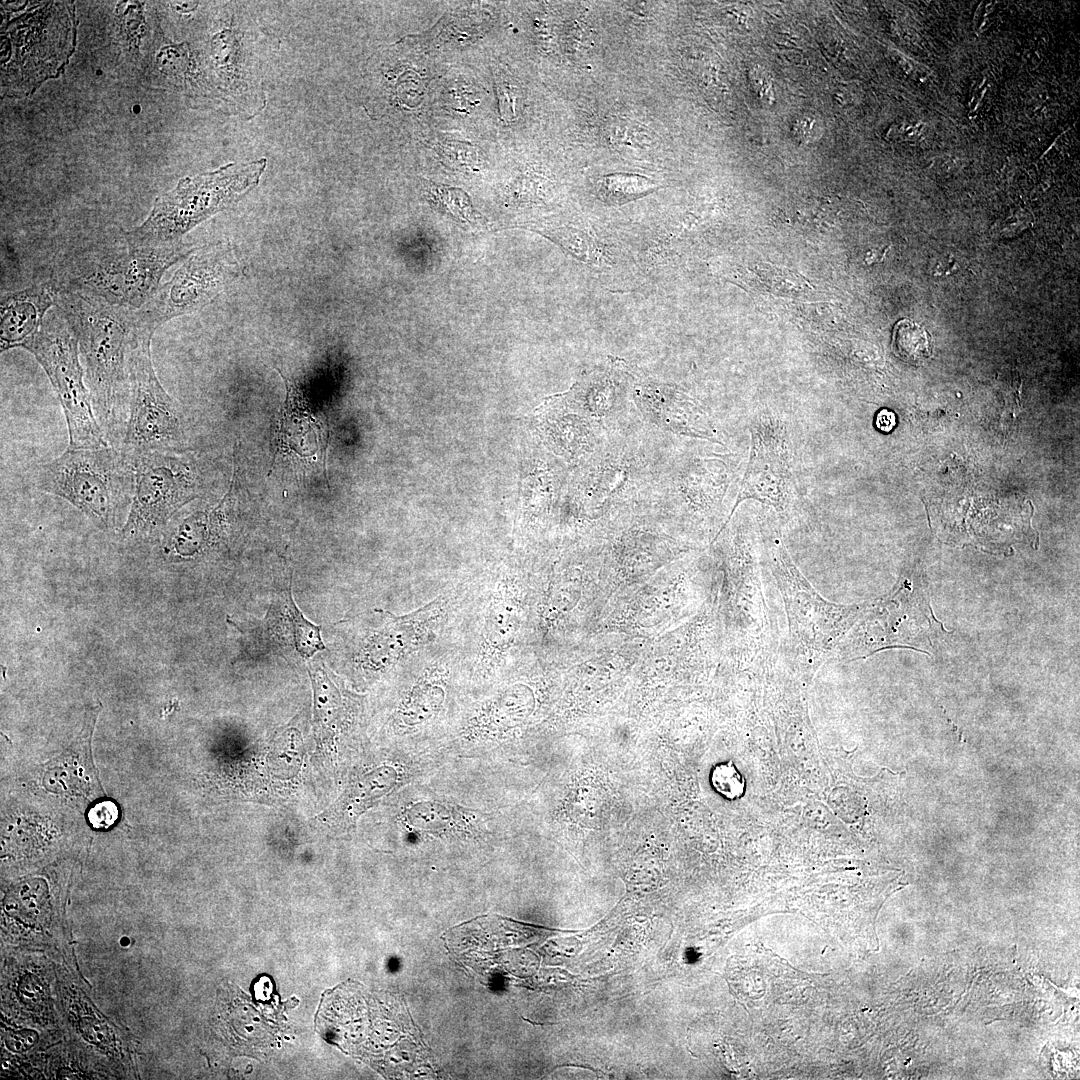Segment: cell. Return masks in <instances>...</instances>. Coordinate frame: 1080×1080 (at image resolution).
Returning a JSON list of instances; mask_svg holds the SVG:
<instances>
[{
    "label": "cell",
    "instance_id": "cell-16",
    "mask_svg": "<svg viewBox=\"0 0 1080 1080\" xmlns=\"http://www.w3.org/2000/svg\"><path fill=\"white\" fill-rule=\"evenodd\" d=\"M633 401L645 423L677 438L724 445L711 416L682 390L643 374L637 367Z\"/></svg>",
    "mask_w": 1080,
    "mask_h": 1080
},
{
    "label": "cell",
    "instance_id": "cell-17",
    "mask_svg": "<svg viewBox=\"0 0 1080 1080\" xmlns=\"http://www.w3.org/2000/svg\"><path fill=\"white\" fill-rule=\"evenodd\" d=\"M531 424L543 445L570 470L589 459L606 436L572 408L562 393L550 396L536 408Z\"/></svg>",
    "mask_w": 1080,
    "mask_h": 1080
},
{
    "label": "cell",
    "instance_id": "cell-24",
    "mask_svg": "<svg viewBox=\"0 0 1080 1080\" xmlns=\"http://www.w3.org/2000/svg\"><path fill=\"white\" fill-rule=\"evenodd\" d=\"M426 198L441 211L446 212L461 224L475 225L478 216L472 207L468 195L458 188L424 182Z\"/></svg>",
    "mask_w": 1080,
    "mask_h": 1080
},
{
    "label": "cell",
    "instance_id": "cell-6",
    "mask_svg": "<svg viewBox=\"0 0 1080 1080\" xmlns=\"http://www.w3.org/2000/svg\"><path fill=\"white\" fill-rule=\"evenodd\" d=\"M728 577L735 666L763 672L781 646L778 618L766 598L761 573L757 520L736 521L728 531Z\"/></svg>",
    "mask_w": 1080,
    "mask_h": 1080
},
{
    "label": "cell",
    "instance_id": "cell-20",
    "mask_svg": "<svg viewBox=\"0 0 1080 1080\" xmlns=\"http://www.w3.org/2000/svg\"><path fill=\"white\" fill-rule=\"evenodd\" d=\"M58 288L51 283L2 294L0 302V351L21 347L34 337L52 306Z\"/></svg>",
    "mask_w": 1080,
    "mask_h": 1080
},
{
    "label": "cell",
    "instance_id": "cell-29",
    "mask_svg": "<svg viewBox=\"0 0 1080 1080\" xmlns=\"http://www.w3.org/2000/svg\"><path fill=\"white\" fill-rule=\"evenodd\" d=\"M807 811L809 813L810 821L818 827H825L830 824V813L823 805L818 804L810 806Z\"/></svg>",
    "mask_w": 1080,
    "mask_h": 1080
},
{
    "label": "cell",
    "instance_id": "cell-21",
    "mask_svg": "<svg viewBox=\"0 0 1080 1080\" xmlns=\"http://www.w3.org/2000/svg\"><path fill=\"white\" fill-rule=\"evenodd\" d=\"M261 624V623H260ZM256 638L265 637L269 650H295L301 657L309 658L325 648L320 627L309 622L295 605L291 593L272 607L262 624L250 630ZM253 638V639H256Z\"/></svg>",
    "mask_w": 1080,
    "mask_h": 1080
},
{
    "label": "cell",
    "instance_id": "cell-19",
    "mask_svg": "<svg viewBox=\"0 0 1080 1080\" xmlns=\"http://www.w3.org/2000/svg\"><path fill=\"white\" fill-rule=\"evenodd\" d=\"M143 68L148 84L155 88L224 100L210 77L205 58L201 59L186 42L174 43L156 33Z\"/></svg>",
    "mask_w": 1080,
    "mask_h": 1080
},
{
    "label": "cell",
    "instance_id": "cell-13",
    "mask_svg": "<svg viewBox=\"0 0 1080 1080\" xmlns=\"http://www.w3.org/2000/svg\"><path fill=\"white\" fill-rule=\"evenodd\" d=\"M195 250L183 241L156 247L127 245L125 251L95 263L71 288L92 293L112 305L139 310L155 294L165 271Z\"/></svg>",
    "mask_w": 1080,
    "mask_h": 1080
},
{
    "label": "cell",
    "instance_id": "cell-1",
    "mask_svg": "<svg viewBox=\"0 0 1080 1080\" xmlns=\"http://www.w3.org/2000/svg\"><path fill=\"white\" fill-rule=\"evenodd\" d=\"M56 307L78 341L95 417L109 445L120 448L129 417L128 358L141 329L137 310L76 288L59 289Z\"/></svg>",
    "mask_w": 1080,
    "mask_h": 1080
},
{
    "label": "cell",
    "instance_id": "cell-11",
    "mask_svg": "<svg viewBox=\"0 0 1080 1080\" xmlns=\"http://www.w3.org/2000/svg\"><path fill=\"white\" fill-rule=\"evenodd\" d=\"M732 481L728 454L674 443L660 474L651 506L694 519L714 518Z\"/></svg>",
    "mask_w": 1080,
    "mask_h": 1080
},
{
    "label": "cell",
    "instance_id": "cell-25",
    "mask_svg": "<svg viewBox=\"0 0 1080 1080\" xmlns=\"http://www.w3.org/2000/svg\"><path fill=\"white\" fill-rule=\"evenodd\" d=\"M712 788L728 800L741 798L745 793L746 782L733 761L716 764L710 772Z\"/></svg>",
    "mask_w": 1080,
    "mask_h": 1080
},
{
    "label": "cell",
    "instance_id": "cell-32",
    "mask_svg": "<svg viewBox=\"0 0 1080 1080\" xmlns=\"http://www.w3.org/2000/svg\"><path fill=\"white\" fill-rule=\"evenodd\" d=\"M986 89V82L985 80H983L982 83L979 84L973 92L970 104L971 111H975L979 107L985 95Z\"/></svg>",
    "mask_w": 1080,
    "mask_h": 1080
},
{
    "label": "cell",
    "instance_id": "cell-8",
    "mask_svg": "<svg viewBox=\"0 0 1080 1080\" xmlns=\"http://www.w3.org/2000/svg\"><path fill=\"white\" fill-rule=\"evenodd\" d=\"M22 348L35 357L58 396L67 423V449L110 446L94 414L78 341L57 307Z\"/></svg>",
    "mask_w": 1080,
    "mask_h": 1080
},
{
    "label": "cell",
    "instance_id": "cell-22",
    "mask_svg": "<svg viewBox=\"0 0 1080 1080\" xmlns=\"http://www.w3.org/2000/svg\"><path fill=\"white\" fill-rule=\"evenodd\" d=\"M550 237L577 260L591 266H605L612 261L607 248L584 230L573 227H557L538 230Z\"/></svg>",
    "mask_w": 1080,
    "mask_h": 1080
},
{
    "label": "cell",
    "instance_id": "cell-23",
    "mask_svg": "<svg viewBox=\"0 0 1080 1080\" xmlns=\"http://www.w3.org/2000/svg\"><path fill=\"white\" fill-rule=\"evenodd\" d=\"M892 345L896 353L910 363H920L929 358L932 352L931 336L919 323L909 319L899 320L892 334Z\"/></svg>",
    "mask_w": 1080,
    "mask_h": 1080
},
{
    "label": "cell",
    "instance_id": "cell-9",
    "mask_svg": "<svg viewBox=\"0 0 1080 1080\" xmlns=\"http://www.w3.org/2000/svg\"><path fill=\"white\" fill-rule=\"evenodd\" d=\"M153 334L141 327L128 358L129 417L120 449L133 459L152 452L175 451L183 435L177 406L153 366Z\"/></svg>",
    "mask_w": 1080,
    "mask_h": 1080
},
{
    "label": "cell",
    "instance_id": "cell-28",
    "mask_svg": "<svg viewBox=\"0 0 1080 1080\" xmlns=\"http://www.w3.org/2000/svg\"><path fill=\"white\" fill-rule=\"evenodd\" d=\"M752 85L756 93L763 101L770 103L773 100L771 81L761 69H754L752 73Z\"/></svg>",
    "mask_w": 1080,
    "mask_h": 1080
},
{
    "label": "cell",
    "instance_id": "cell-30",
    "mask_svg": "<svg viewBox=\"0 0 1080 1080\" xmlns=\"http://www.w3.org/2000/svg\"><path fill=\"white\" fill-rule=\"evenodd\" d=\"M993 4L994 3H986L985 4L984 2H982L978 6V9H977L975 17H974V25H975V28L978 29L979 32H983L985 29L988 28L989 14L991 13V11L993 9V6H994Z\"/></svg>",
    "mask_w": 1080,
    "mask_h": 1080
},
{
    "label": "cell",
    "instance_id": "cell-5",
    "mask_svg": "<svg viewBox=\"0 0 1080 1080\" xmlns=\"http://www.w3.org/2000/svg\"><path fill=\"white\" fill-rule=\"evenodd\" d=\"M266 159L226 164L214 171L180 179L159 195L145 220L124 231L128 246H162L182 241L200 223L239 202L254 189L266 168Z\"/></svg>",
    "mask_w": 1080,
    "mask_h": 1080
},
{
    "label": "cell",
    "instance_id": "cell-10",
    "mask_svg": "<svg viewBox=\"0 0 1080 1080\" xmlns=\"http://www.w3.org/2000/svg\"><path fill=\"white\" fill-rule=\"evenodd\" d=\"M136 483L129 515L120 530L123 540L156 533L202 487L196 460L171 452H152L134 458Z\"/></svg>",
    "mask_w": 1080,
    "mask_h": 1080
},
{
    "label": "cell",
    "instance_id": "cell-3",
    "mask_svg": "<svg viewBox=\"0 0 1080 1080\" xmlns=\"http://www.w3.org/2000/svg\"><path fill=\"white\" fill-rule=\"evenodd\" d=\"M757 529L760 557L785 607L788 636L781 643L783 655L799 679L810 683L829 663L864 603L844 605L824 599L792 560L777 523L764 516L757 520Z\"/></svg>",
    "mask_w": 1080,
    "mask_h": 1080
},
{
    "label": "cell",
    "instance_id": "cell-4",
    "mask_svg": "<svg viewBox=\"0 0 1080 1080\" xmlns=\"http://www.w3.org/2000/svg\"><path fill=\"white\" fill-rule=\"evenodd\" d=\"M135 483L134 459L113 446L67 449L36 474L40 491L63 498L103 530L129 515Z\"/></svg>",
    "mask_w": 1080,
    "mask_h": 1080
},
{
    "label": "cell",
    "instance_id": "cell-7",
    "mask_svg": "<svg viewBox=\"0 0 1080 1080\" xmlns=\"http://www.w3.org/2000/svg\"><path fill=\"white\" fill-rule=\"evenodd\" d=\"M75 41L73 3H41L11 20L2 30V94L26 97L45 81L57 78L73 54Z\"/></svg>",
    "mask_w": 1080,
    "mask_h": 1080
},
{
    "label": "cell",
    "instance_id": "cell-18",
    "mask_svg": "<svg viewBox=\"0 0 1080 1080\" xmlns=\"http://www.w3.org/2000/svg\"><path fill=\"white\" fill-rule=\"evenodd\" d=\"M204 58L211 79L224 100L232 99L249 109L262 107L264 97L260 76L241 30L230 26L216 32Z\"/></svg>",
    "mask_w": 1080,
    "mask_h": 1080
},
{
    "label": "cell",
    "instance_id": "cell-2",
    "mask_svg": "<svg viewBox=\"0 0 1080 1080\" xmlns=\"http://www.w3.org/2000/svg\"><path fill=\"white\" fill-rule=\"evenodd\" d=\"M673 438L643 419L607 434L589 459L569 471V505L583 519L651 506Z\"/></svg>",
    "mask_w": 1080,
    "mask_h": 1080
},
{
    "label": "cell",
    "instance_id": "cell-27",
    "mask_svg": "<svg viewBox=\"0 0 1080 1080\" xmlns=\"http://www.w3.org/2000/svg\"><path fill=\"white\" fill-rule=\"evenodd\" d=\"M851 802L852 796L844 787L833 789L829 796V805L833 813L845 821L849 820L852 815L850 810L852 809Z\"/></svg>",
    "mask_w": 1080,
    "mask_h": 1080
},
{
    "label": "cell",
    "instance_id": "cell-12",
    "mask_svg": "<svg viewBox=\"0 0 1080 1080\" xmlns=\"http://www.w3.org/2000/svg\"><path fill=\"white\" fill-rule=\"evenodd\" d=\"M239 265L231 246L216 243L191 253L160 285L151 299L139 310L141 327L152 332L167 321L195 312L211 303L237 277Z\"/></svg>",
    "mask_w": 1080,
    "mask_h": 1080
},
{
    "label": "cell",
    "instance_id": "cell-26",
    "mask_svg": "<svg viewBox=\"0 0 1080 1080\" xmlns=\"http://www.w3.org/2000/svg\"><path fill=\"white\" fill-rule=\"evenodd\" d=\"M118 810L113 802L104 801L96 804L89 812V820L94 827L106 828L117 819Z\"/></svg>",
    "mask_w": 1080,
    "mask_h": 1080
},
{
    "label": "cell",
    "instance_id": "cell-15",
    "mask_svg": "<svg viewBox=\"0 0 1080 1080\" xmlns=\"http://www.w3.org/2000/svg\"><path fill=\"white\" fill-rule=\"evenodd\" d=\"M635 371L627 361L611 357L584 373L562 395L607 435L642 419L633 401Z\"/></svg>",
    "mask_w": 1080,
    "mask_h": 1080
},
{
    "label": "cell",
    "instance_id": "cell-31",
    "mask_svg": "<svg viewBox=\"0 0 1080 1080\" xmlns=\"http://www.w3.org/2000/svg\"><path fill=\"white\" fill-rule=\"evenodd\" d=\"M895 423H896V419H895V415L893 414V412H891L889 410H886V409H883L878 413L877 419H876V425L880 430H882L884 432H889L890 430L893 429V427L895 426Z\"/></svg>",
    "mask_w": 1080,
    "mask_h": 1080
},
{
    "label": "cell",
    "instance_id": "cell-14",
    "mask_svg": "<svg viewBox=\"0 0 1080 1080\" xmlns=\"http://www.w3.org/2000/svg\"><path fill=\"white\" fill-rule=\"evenodd\" d=\"M751 444L736 500L719 534L746 500L771 507L782 521L790 513L795 495L793 460L785 424L775 415L759 413L750 424Z\"/></svg>",
    "mask_w": 1080,
    "mask_h": 1080
}]
</instances>
